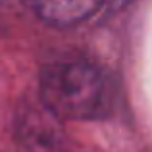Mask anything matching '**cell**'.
<instances>
[{
  "label": "cell",
  "mask_w": 152,
  "mask_h": 152,
  "mask_svg": "<svg viewBox=\"0 0 152 152\" xmlns=\"http://www.w3.org/2000/svg\"><path fill=\"white\" fill-rule=\"evenodd\" d=\"M41 100L54 118L100 119L112 104L106 73L85 58H60L41 73Z\"/></svg>",
  "instance_id": "cell-1"
},
{
  "label": "cell",
  "mask_w": 152,
  "mask_h": 152,
  "mask_svg": "<svg viewBox=\"0 0 152 152\" xmlns=\"http://www.w3.org/2000/svg\"><path fill=\"white\" fill-rule=\"evenodd\" d=\"M42 21L56 27H71L89 19L106 0H23Z\"/></svg>",
  "instance_id": "cell-2"
},
{
  "label": "cell",
  "mask_w": 152,
  "mask_h": 152,
  "mask_svg": "<svg viewBox=\"0 0 152 152\" xmlns=\"http://www.w3.org/2000/svg\"><path fill=\"white\" fill-rule=\"evenodd\" d=\"M112 2V6H115V8H119V6H125L129 0H110Z\"/></svg>",
  "instance_id": "cell-3"
}]
</instances>
